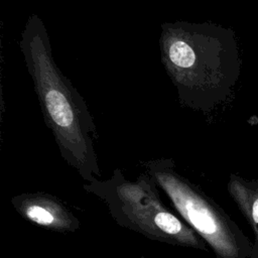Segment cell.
I'll list each match as a JSON object with an SVG mask.
<instances>
[{"label":"cell","instance_id":"7a4b0ae2","mask_svg":"<svg viewBox=\"0 0 258 258\" xmlns=\"http://www.w3.org/2000/svg\"><path fill=\"white\" fill-rule=\"evenodd\" d=\"M19 46L45 125L62 156L83 170L94 168L92 136H97V127L84 98L53 59L48 31L38 15L28 16Z\"/></svg>","mask_w":258,"mask_h":258},{"label":"cell","instance_id":"8992f818","mask_svg":"<svg viewBox=\"0 0 258 258\" xmlns=\"http://www.w3.org/2000/svg\"><path fill=\"white\" fill-rule=\"evenodd\" d=\"M26 216L33 222L43 226L51 225L54 221V217L49 211H47L43 207L36 205H32L27 208Z\"/></svg>","mask_w":258,"mask_h":258},{"label":"cell","instance_id":"277c9868","mask_svg":"<svg viewBox=\"0 0 258 258\" xmlns=\"http://www.w3.org/2000/svg\"><path fill=\"white\" fill-rule=\"evenodd\" d=\"M228 190L253 233V249L250 258H258V177L246 179L232 173Z\"/></svg>","mask_w":258,"mask_h":258},{"label":"cell","instance_id":"6da1fadb","mask_svg":"<svg viewBox=\"0 0 258 258\" xmlns=\"http://www.w3.org/2000/svg\"><path fill=\"white\" fill-rule=\"evenodd\" d=\"M159 48L182 106L208 113L233 93L240 77L241 57L230 27L211 22H164Z\"/></svg>","mask_w":258,"mask_h":258},{"label":"cell","instance_id":"5b68a950","mask_svg":"<svg viewBox=\"0 0 258 258\" xmlns=\"http://www.w3.org/2000/svg\"><path fill=\"white\" fill-rule=\"evenodd\" d=\"M155 226L162 232L169 235H177L182 231L180 221L168 212H159L154 217Z\"/></svg>","mask_w":258,"mask_h":258},{"label":"cell","instance_id":"3957f363","mask_svg":"<svg viewBox=\"0 0 258 258\" xmlns=\"http://www.w3.org/2000/svg\"><path fill=\"white\" fill-rule=\"evenodd\" d=\"M156 178L187 222L212 246L219 258H250L253 242L217 205L181 182L168 162L152 165Z\"/></svg>","mask_w":258,"mask_h":258}]
</instances>
